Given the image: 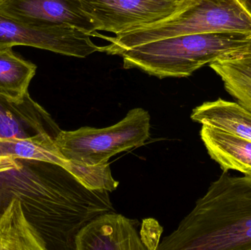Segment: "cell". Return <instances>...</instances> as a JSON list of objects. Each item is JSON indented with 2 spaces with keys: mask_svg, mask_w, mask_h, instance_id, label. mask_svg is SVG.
Listing matches in <instances>:
<instances>
[{
  "mask_svg": "<svg viewBox=\"0 0 251 250\" xmlns=\"http://www.w3.org/2000/svg\"><path fill=\"white\" fill-rule=\"evenodd\" d=\"M200 135L209 157L224 172L251 174V141L204 125Z\"/></svg>",
  "mask_w": 251,
  "mask_h": 250,
  "instance_id": "obj_10",
  "label": "cell"
},
{
  "mask_svg": "<svg viewBox=\"0 0 251 250\" xmlns=\"http://www.w3.org/2000/svg\"><path fill=\"white\" fill-rule=\"evenodd\" d=\"M96 32L91 33L68 24L25 23L0 14V50L26 45L85 58L99 51L100 46L91 40V37H95Z\"/></svg>",
  "mask_w": 251,
  "mask_h": 250,
  "instance_id": "obj_5",
  "label": "cell"
},
{
  "mask_svg": "<svg viewBox=\"0 0 251 250\" xmlns=\"http://www.w3.org/2000/svg\"><path fill=\"white\" fill-rule=\"evenodd\" d=\"M245 4L247 6L248 8L251 10V0H242Z\"/></svg>",
  "mask_w": 251,
  "mask_h": 250,
  "instance_id": "obj_17",
  "label": "cell"
},
{
  "mask_svg": "<svg viewBox=\"0 0 251 250\" xmlns=\"http://www.w3.org/2000/svg\"><path fill=\"white\" fill-rule=\"evenodd\" d=\"M163 228L154 219H145L140 229V239L147 250H157Z\"/></svg>",
  "mask_w": 251,
  "mask_h": 250,
  "instance_id": "obj_16",
  "label": "cell"
},
{
  "mask_svg": "<svg viewBox=\"0 0 251 250\" xmlns=\"http://www.w3.org/2000/svg\"><path fill=\"white\" fill-rule=\"evenodd\" d=\"M193 0H79L96 31L117 35L176 13Z\"/></svg>",
  "mask_w": 251,
  "mask_h": 250,
  "instance_id": "obj_6",
  "label": "cell"
},
{
  "mask_svg": "<svg viewBox=\"0 0 251 250\" xmlns=\"http://www.w3.org/2000/svg\"><path fill=\"white\" fill-rule=\"evenodd\" d=\"M36 69L35 64L14 54L12 48L0 50V95L16 102L24 101Z\"/></svg>",
  "mask_w": 251,
  "mask_h": 250,
  "instance_id": "obj_14",
  "label": "cell"
},
{
  "mask_svg": "<svg viewBox=\"0 0 251 250\" xmlns=\"http://www.w3.org/2000/svg\"><path fill=\"white\" fill-rule=\"evenodd\" d=\"M251 38L240 33L179 35L141 44L122 53L124 68L159 79L191 76L201 68L243 46Z\"/></svg>",
  "mask_w": 251,
  "mask_h": 250,
  "instance_id": "obj_3",
  "label": "cell"
},
{
  "mask_svg": "<svg viewBox=\"0 0 251 250\" xmlns=\"http://www.w3.org/2000/svg\"><path fill=\"white\" fill-rule=\"evenodd\" d=\"M0 14L25 23L68 24L96 32L79 0H0Z\"/></svg>",
  "mask_w": 251,
  "mask_h": 250,
  "instance_id": "obj_7",
  "label": "cell"
},
{
  "mask_svg": "<svg viewBox=\"0 0 251 250\" xmlns=\"http://www.w3.org/2000/svg\"><path fill=\"white\" fill-rule=\"evenodd\" d=\"M203 33H240L251 37V12L242 0H193L162 20L115 37L103 35L100 52L121 56L126 50L171 37Z\"/></svg>",
  "mask_w": 251,
  "mask_h": 250,
  "instance_id": "obj_2",
  "label": "cell"
},
{
  "mask_svg": "<svg viewBox=\"0 0 251 250\" xmlns=\"http://www.w3.org/2000/svg\"><path fill=\"white\" fill-rule=\"evenodd\" d=\"M54 138L47 133L24 138H0V156L50 163L64 168L69 161L56 146Z\"/></svg>",
  "mask_w": 251,
  "mask_h": 250,
  "instance_id": "obj_13",
  "label": "cell"
},
{
  "mask_svg": "<svg viewBox=\"0 0 251 250\" xmlns=\"http://www.w3.org/2000/svg\"><path fill=\"white\" fill-rule=\"evenodd\" d=\"M64 168L90 190L113 192L119 185V182L112 176L108 162L97 165H83L69 161Z\"/></svg>",
  "mask_w": 251,
  "mask_h": 250,
  "instance_id": "obj_15",
  "label": "cell"
},
{
  "mask_svg": "<svg viewBox=\"0 0 251 250\" xmlns=\"http://www.w3.org/2000/svg\"><path fill=\"white\" fill-rule=\"evenodd\" d=\"M60 131L51 115L29 94L21 102L0 95V138H24L40 133L56 137Z\"/></svg>",
  "mask_w": 251,
  "mask_h": 250,
  "instance_id": "obj_9",
  "label": "cell"
},
{
  "mask_svg": "<svg viewBox=\"0 0 251 250\" xmlns=\"http://www.w3.org/2000/svg\"><path fill=\"white\" fill-rule=\"evenodd\" d=\"M251 250V174L224 172L157 250Z\"/></svg>",
  "mask_w": 251,
  "mask_h": 250,
  "instance_id": "obj_1",
  "label": "cell"
},
{
  "mask_svg": "<svg viewBox=\"0 0 251 250\" xmlns=\"http://www.w3.org/2000/svg\"><path fill=\"white\" fill-rule=\"evenodd\" d=\"M46 250V241L26 218L22 201L13 198L0 216V250Z\"/></svg>",
  "mask_w": 251,
  "mask_h": 250,
  "instance_id": "obj_12",
  "label": "cell"
},
{
  "mask_svg": "<svg viewBox=\"0 0 251 250\" xmlns=\"http://www.w3.org/2000/svg\"><path fill=\"white\" fill-rule=\"evenodd\" d=\"M137 220L114 211L100 214L80 229L76 250H147L137 231Z\"/></svg>",
  "mask_w": 251,
  "mask_h": 250,
  "instance_id": "obj_8",
  "label": "cell"
},
{
  "mask_svg": "<svg viewBox=\"0 0 251 250\" xmlns=\"http://www.w3.org/2000/svg\"><path fill=\"white\" fill-rule=\"evenodd\" d=\"M151 117L143 108L130 110L125 118L108 127L60 131L56 146L69 161L83 165L108 162L113 156L143 146L150 137Z\"/></svg>",
  "mask_w": 251,
  "mask_h": 250,
  "instance_id": "obj_4",
  "label": "cell"
},
{
  "mask_svg": "<svg viewBox=\"0 0 251 250\" xmlns=\"http://www.w3.org/2000/svg\"><path fill=\"white\" fill-rule=\"evenodd\" d=\"M192 120L251 141V111L240 103L218 98L193 109Z\"/></svg>",
  "mask_w": 251,
  "mask_h": 250,
  "instance_id": "obj_11",
  "label": "cell"
}]
</instances>
